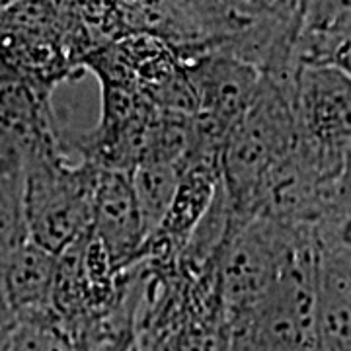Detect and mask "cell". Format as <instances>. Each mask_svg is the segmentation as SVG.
Listing matches in <instances>:
<instances>
[{
	"mask_svg": "<svg viewBox=\"0 0 351 351\" xmlns=\"http://www.w3.org/2000/svg\"><path fill=\"white\" fill-rule=\"evenodd\" d=\"M133 351H138V350H137V346H135V350H133Z\"/></svg>",
	"mask_w": 351,
	"mask_h": 351,
	"instance_id": "13",
	"label": "cell"
},
{
	"mask_svg": "<svg viewBox=\"0 0 351 351\" xmlns=\"http://www.w3.org/2000/svg\"><path fill=\"white\" fill-rule=\"evenodd\" d=\"M4 351H76L53 318L16 320Z\"/></svg>",
	"mask_w": 351,
	"mask_h": 351,
	"instance_id": "10",
	"label": "cell"
},
{
	"mask_svg": "<svg viewBox=\"0 0 351 351\" xmlns=\"http://www.w3.org/2000/svg\"><path fill=\"white\" fill-rule=\"evenodd\" d=\"M314 293L328 351H351V248L314 246Z\"/></svg>",
	"mask_w": 351,
	"mask_h": 351,
	"instance_id": "8",
	"label": "cell"
},
{
	"mask_svg": "<svg viewBox=\"0 0 351 351\" xmlns=\"http://www.w3.org/2000/svg\"><path fill=\"white\" fill-rule=\"evenodd\" d=\"M57 256L25 239L0 258V287L16 320L53 318ZM57 322V320H55Z\"/></svg>",
	"mask_w": 351,
	"mask_h": 351,
	"instance_id": "7",
	"label": "cell"
},
{
	"mask_svg": "<svg viewBox=\"0 0 351 351\" xmlns=\"http://www.w3.org/2000/svg\"><path fill=\"white\" fill-rule=\"evenodd\" d=\"M311 248V232L265 217H254L242 225L228 219V230L217 254L225 320L260 301Z\"/></svg>",
	"mask_w": 351,
	"mask_h": 351,
	"instance_id": "3",
	"label": "cell"
},
{
	"mask_svg": "<svg viewBox=\"0 0 351 351\" xmlns=\"http://www.w3.org/2000/svg\"><path fill=\"white\" fill-rule=\"evenodd\" d=\"M291 100L302 141L343 160L351 147V76L334 64H301Z\"/></svg>",
	"mask_w": 351,
	"mask_h": 351,
	"instance_id": "4",
	"label": "cell"
},
{
	"mask_svg": "<svg viewBox=\"0 0 351 351\" xmlns=\"http://www.w3.org/2000/svg\"><path fill=\"white\" fill-rule=\"evenodd\" d=\"M195 98V117L215 135L225 138L256 100L262 75L240 59L207 51L186 63Z\"/></svg>",
	"mask_w": 351,
	"mask_h": 351,
	"instance_id": "5",
	"label": "cell"
},
{
	"mask_svg": "<svg viewBox=\"0 0 351 351\" xmlns=\"http://www.w3.org/2000/svg\"><path fill=\"white\" fill-rule=\"evenodd\" d=\"M182 166L168 162H143L131 174L147 239L162 225L182 178Z\"/></svg>",
	"mask_w": 351,
	"mask_h": 351,
	"instance_id": "9",
	"label": "cell"
},
{
	"mask_svg": "<svg viewBox=\"0 0 351 351\" xmlns=\"http://www.w3.org/2000/svg\"><path fill=\"white\" fill-rule=\"evenodd\" d=\"M101 172L84 160L71 164L59 138L39 145L24 170L22 207L27 239L59 256L90 234Z\"/></svg>",
	"mask_w": 351,
	"mask_h": 351,
	"instance_id": "2",
	"label": "cell"
},
{
	"mask_svg": "<svg viewBox=\"0 0 351 351\" xmlns=\"http://www.w3.org/2000/svg\"><path fill=\"white\" fill-rule=\"evenodd\" d=\"M10 332H12V328H10V330H2V332H0V351L6 350V343H8V338H10Z\"/></svg>",
	"mask_w": 351,
	"mask_h": 351,
	"instance_id": "12",
	"label": "cell"
},
{
	"mask_svg": "<svg viewBox=\"0 0 351 351\" xmlns=\"http://www.w3.org/2000/svg\"><path fill=\"white\" fill-rule=\"evenodd\" d=\"M301 141L291 90L262 76L256 100L226 131L221 147V180L230 223L254 219L262 186Z\"/></svg>",
	"mask_w": 351,
	"mask_h": 351,
	"instance_id": "1",
	"label": "cell"
},
{
	"mask_svg": "<svg viewBox=\"0 0 351 351\" xmlns=\"http://www.w3.org/2000/svg\"><path fill=\"white\" fill-rule=\"evenodd\" d=\"M92 234L119 271L137 265L138 254L147 240V230L131 174L101 172Z\"/></svg>",
	"mask_w": 351,
	"mask_h": 351,
	"instance_id": "6",
	"label": "cell"
},
{
	"mask_svg": "<svg viewBox=\"0 0 351 351\" xmlns=\"http://www.w3.org/2000/svg\"><path fill=\"white\" fill-rule=\"evenodd\" d=\"M328 213L351 215V147L343 156V164H341V170L336 180V188H334L332 207Z\"/></svg>",
	"mask_w": 351,
	"mask_h": 351,
	"instance_id": "11",
	"label": "cell"
}]
</instances>
